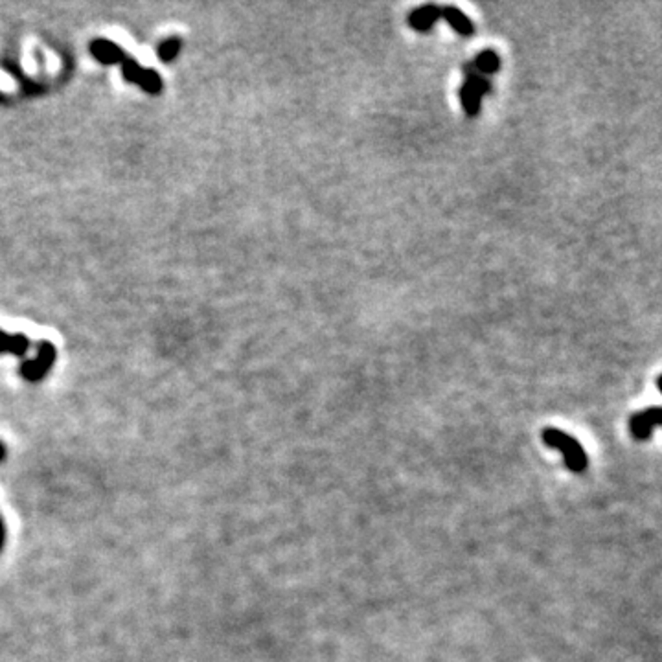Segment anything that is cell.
Here are the masks:
<instances>
[{
    "instance_id": "6da1fadb",
    "label": "cell",
    "mask_w": 662,
    "mask_h": 662,
    "mask_svg": "<svg viewBox=\"0 0 662 662\" xmlns=\"http://www.w3.org/2000/svg\"><path fill=\"white\" fill-rule=\"evenodd\" d=\"M91 54L100 61L101 65H121V76L127 83H137L147 94L158 96L162 92V77L158 76L157 70H147L142 68L137 61L129 57L126 52L121 50L112 40L107 39H94L91 43Z\"/></svg>"
},
{
    "instance_id": "7a4b0ae2",
    "label": "cell",
    "mask_w": 662,
    "mask_h": 662,
    "mask_svg": "<svg viewBox=\"0 0 662 662\" xmlns=\"http://www.w3.org/2000/svg\"><path fill=\"white\" fill-rule=\"evenodd\" d=\"M541 438L545 445H548L550 449H556L562 453L569 471L583 473L587 469L589 458H587L585 451H583V447L576 438H572L571 435H566V432L556 429V427H546L541 432Z\"/></svg>"
},
{
    "instance_id": "3957f363",
    "label": "cell",
    "mask_w": 662,
    "mask_h": 662,
    "mask_svg": "<svg viewBox=\"0 0 662 662\" xmlns=\"http://www.w3.org/2000/svg\"><path fill=\"white\" fill-rule=\"evenodd\" d=\"M491 92V83L473 70V66L465 65V81L460 86V101L467 116H476L481 111V100L484 94Z\"/></svg>"
},
{
    "instance_id": "277c9868",
    "label": "cell",
    "mask_w": 662,
    "mask_h": 662,
    "mask_svg": "<svg viewBox=\"0 0 662 662\" xmlns=\"http://www.w3.org/2000/svg\"><path fill=\"white\" fill-rule=\"evenodd\" d=\"M56 346L48 340L37 344V357L33 361H24L20 364V375L30 383H37L50 372L52 364L56 361Z\"/></svg>"
},
{
    "instance_id": "5b68a950",
    "label": "cell",
    "mask_w": 662,
    "mask_h": 662,
    "mask_svg": "<svg viewBox=\"0 0 662 662\" xmlns=\"http://www.w3.org/2000/svg\"><path fill=\"white\" fill-rule=\"evenodd\" d=\"M661 425V407H649L629 418V432L633 438L644 442L652 438L653 430Z\"/></svg>"
},
{
    "instance_id": "8992f818",
    "label": "cell",
    "mask_w": 662,
    "mask_h": 662,
    "mask_svg": "<svg viewBox=\"0 0 662 662\" xmlns=\"http://www.w3.org/2000/svg\"><path fill=\"white\" fill-rule=\"evenodd\" d=\"M440 10L442 6L427 4L418 8V10L410 11L409 26L412 30L420 31V33H427V31H430V28L435 26L436 20L440 19Z\"/></svg>"
},
{
    "instance_id": "52a82bcc",
    "label": "cell",
    "mask_w": 662,
    "mask_h": 662,
    "mask_svg": "<svg viewBox=\"0 0 662 662\" xmlns=\"http://www.w3.org/2000/svg\"><path fill=\"white\" fill-rule=\"evenodd\" d=\"M440 19H445L451 24V28L462 37H471L475 33V24L464 15V11H460L455 6H444L440 10Z\"/></svg>"
},
{
    "instance_id": "ba28073f",
    "label": "cell",
    "mask_w": 662,
    "mask_h": 662,
    "mask_svg": "<svg viewBox=\"0 0 662 662\" xmlns=\"http://www.w3.org/2000/svg\"><path fill=\"white\" fill-rule=\"evenodd\" d=\"M30 349V339L24 333L8 335L0 331V354L10 352L13 355H24Z\"/></svg>"
},
{
    "instance_id": "9c48e42d",
    "label": "cell",
    "mask_w": 662,
    "mask_h": 662,
    "mask_svg": "<svg viewBox=\"0 0 662 662\" xmlns=\"http://www.w3.org/2000/svg\"><path fill=\"white\" fill-rule=\"evenodd\" d=\"M473 66L481 72V76L482 74H495V72L501 68V59L497 56V52L484 50L476 56L475 65Z\"/></svg>"
},
{
    "instance_id": "30bf717a",
    "label": "cell",
    "mask_w": 662,
    "mask_h": 662,
    "mask_svg": "<svg viewBox=\"0 0 662 662\" xmlns=\"http://www.w3.org/2000/svg\"><path fill=\"white\" fill-rule=\"evenodd\" d=\"M182 40L179 37H170L164 43H160L157 48V56L162 63H172L175 57L179 56V52H181Z\"/></svg>"
},
{
    "instance_id": "8fae6325",
    "label": "cell",
    "mask_w": 662,
    "mask_h": 662,
    "mask_svg": "<svg viewBox=\"0 0 662 662\" xmlns=\"http://www.w3.org/2000/svg\"><path fill=\"white\" fill-rule=\"evenodd\" d=\"M4 539H6V528H4V521H2V517H0V550H2V546H4Z\"/></svg>"
},
{
    "instance_id": "7c38bea8",
    "label": "cell",
    "mask_w": 662,
    "mask_h": 662,
    "mask_svg": "<svg viewBox=\"0 0 662 662\" xmlns=\"http://www.w3.org/2000/svg\"><path fill=\"white\" fill-rule=\"evenodd\" d=\"M4 458H6V447H4V444L0 442V462L4 460Z\"/></svg>"
}]
</instances>
